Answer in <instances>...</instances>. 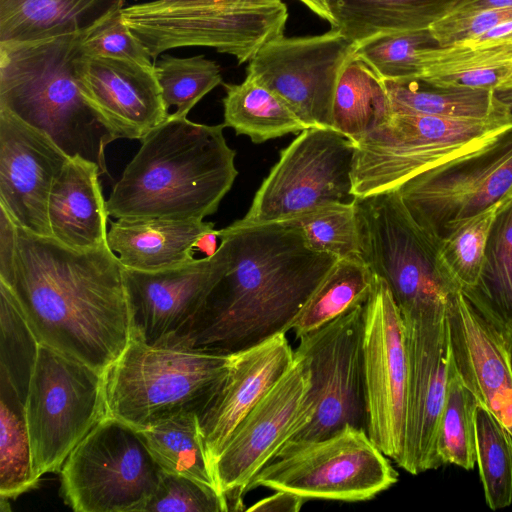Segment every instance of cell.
Listing matches in <instances>:
<instances>
[{"instance_id": "9a60e30c", "label": "cell", "mask_w": 512, "mask_h": 512, "mask_svg": "<svg viewBox=\"0 0 512 512\" xmlns=\"http://www.w3.org/2000/svg\"><path fill=\"white\" fill-rule=\"evenodd\" d=\"M355 46L339 28L319 35H282L249 60L246 75L275 92L306 128H332L337 83Z\"/></svg>"}, {"instance_id": "f6af8a7d", "label": "cell", "mask_w": 512, "mask_h": 512, "mask_svg": "<svg viewBox=\"0 0 512 512\" xmlns=\"http://www.w3.org/2000/svg\"><path fill=\"white\" fill-rule=\"evenodd\" d=\"M512 20V8L458 12L451 8L431 21L427 30L437 46L444 47L476 38Z\"/></svg>"}, {"instance_id": "ffe728a7", "label": "cell", "mask_w": 512, "mask_h": 512, "mask_svg": "<svg viewBox=\"0 0 512 512\" xmlns=\"http://www.w3.org/2000/svg\"><path fill=\"white\" fill-rule=\"evenodd\" d=\"M397 190L413 218L440 233L444 226L512 197V135L480 159L423 173Z\"/></svg>"}, {"instance_id": "816d5d0a", "label": "cell", "mask_w": 512, "mask_h": 512, "mask_svg": "<svg viewBox=\"0 0 512 512\" xmlns=\"http://www.w3.org/2000/svg\"><path fill=\"white\" fill-rule=\"evenodd\" d=\"M217 230L214 229L211 232L203 235L196 244V250L203 252L206 256L213 255L218 247L216 246L218 240Z\"/></svg>"}, {"instance_id": "8fae6325", "label": "cell", "mask_w": 512, "mask_h": 512, "mask_svg": "<svg viewBox=\"0 0 512 512\" xmlns=\"http://www.w3.org/2000/svg\"><path fill=\"white\" fill-rule=\"evenodd\" d=\"M59 472L62 496L75 512H135L153 496L163 471L137 429L107 416Z\"/></svg>"}, {"instance_id": "2e32d148", "label": "cell", "mask_w": 512, "mask_h": 512, "mask_svg": "<svg viewBox=\"0 0 512 512\" xmlns=\"http://www.w3.org/2000/svg\"><path fill=\"white\" fill-rule=\"evenodd\" d=\"M449 306L400 312L408 361L405 446L401 467L417 475L441 466L436 437L444 407L451 346Z\"/></svg>"}, {"instance_id": "f35d334b", "label": "cell", "mask_w": 512, "mask_h": 512, "mask_svg": "<svg viewBox=\"0 0 512 512\" xmlns=\"http://www.w3.org/2000/svg\"><path fill=\"white\" fill-rule=\"evenodd\" d=\"M164 103L176 117L190 110L211 90L223 84L220 66L204 55L180 58L163 55L154 64Z\"/></svg>"}, {"instance_id": "f907efd6", "label": "cell", "mask_w": 512, "mask_h": 512, "mask_svg": "<svg viewBox=\"0 0 512 512\" xmlns=\"http://www.w3.org/2000/svg\"><path fill=\"white\" fill-rule=\"evenodd\" d=\"M321 19L327 21L331 28H337V19L329 0H298Z\"/></svg>"}, {"instance_id": "7a4b0ae2", "label": "cell", "mask_w": 512, "mask_h": 512, "mask_svg": "<svg viewBox=\"0 0 512 512\" xmlns=\"http://www.w3.org/2000/svg\"><path fill=\"white\" fill-rule=\"evenodd\" d=\"M228 265L181 335L192 346L232 354L285 333L338 262L281 222L217 230Z\"/></svg>"}, {"instance_id": "11a10c76", "label": "cell", "mask_w": 512, "mask_h": 512, "mask_svg": "<svg viewBox=\"0 0 512 512\" xmlns=\"http://www.w3.org/2000/svg\"><path fill=\"white\" fill-rule=\"evenodd\" d=\"M504 332H505V337H506L507 346H508L510 364H511V368H512V321L509 322L504 327Z\"/></svg>"}, {"instance_id": "d590c367", "label": "cell", "mask_w": 512, "mask_h": 512, "mask_svg": "<svg viewBox=\"0 0 512 512\" xmlns=\"http://www.w3.org/2000/svg\"><path fill=\"white\" fill-rule=\"evenodd\" d=\"M478 405V399L464 384L451 358L447 395L436 437V452L441 466L451 464L465 470L474 469L475 412Z\"/></svg>"}, {"instance_id": "4fadbf2b", "label": "cell", "mask_w": 512, "mask_h": 512, "mask_svg": "<svg viewBox=\"0 0 512 512\" xmlns=\"http://www.w3.org/2000/svg\"><path fill=\"white\" fill-rule=\"evenodd\" d=\"M311 372L294 351L287 371L233 431L213 464L218 491L229 511H242L254 477L312 421Z\"/></svg>"}, {"instance_id": "30bf717a", "label": "cell", "mask_w": 512, "mask_h": 512, "mask_svg": "<svg viewBox=\"0 0 512 512\" xmlns=\"http://www.w3.org/2000/svg\"><path fill=\"white\" fill-rule=\"evenodd\" d=\"M366 430L346 425L316 440L289 441L252 480L304 499L366 501L397 483L398 472Z\"/></svg>"}, {"instance_id": "7c38bea8", "label": "cell", "mask_w": 512, "mask_h": 512, "mask_svg": "<svg viewBox=\"0 0 512 512\" xmlns=\"http://www.w3.org/2000/svg\"><path fill=\"white\" fill-rule=\"evenodd\" d=\"M353 157L354 143L338 131L302 130L280 151L247 213L234 223L282 222L319 206L354 201Z\"/></svg>"}, {"instance_id": "836d02e7", "label": "cell", "mask_w": 512, "mask_h": 512, "mask_svg": "<svg viewBox=\"0 0 512 512\" xmlns=\"http://www.w3.org/2000/svg\"><path fill=\"white\" fill-rule=\"evenodd\" d=\"M39 480L33 469L25 399L0 375V497L1 504L32 489Z\"/></svg>"}, {"instance_id": "3957f363", "label": "cell", "mask_w": 512, "mask_h": 512, "mask_svg": "<svg viewBox=\"0 0 512 512\" xmlns=\"http://www.w3.org/2000/svg\"><path fill=\"white\" fill-rule=\"evenodd\" d=\"M224 128L170 113L140 140L106 200L108 215L204 220L214 214L238 175Z\"/></svg>"}, {"instance_id": "ab89813d", "label": "cell", "mask_w": 512, "mask_h": 512, "mask_svg": "<svg viewBox=\"0 0 512 512\" xmlns=\"http://www.w3.org/2000/svg\"><path fill=\"white\" fill-rule=\"evenodd\" d=\"M0 375L25 399L39 342L9 287L0 281Z\"/></svg>"}, {"instance_id": "ee69618b", "label": "cell", "mask_w": 512, "mask_h": 512, "mask_svg": "<svg viewBox=\"0 0 512 512\" xmlns=\"http://www.w3.org/2000/svg\"><path fill=\"white\" fill-rule=\"evenodd\" d=\"M510 55L512 33L488 42L462 41L437 49L435 69L439 73H450L476 68H505Z\"/></svg>"}, {"instance_id": "d6a6232c", "label": "cell", "mask_w": 512, "mask_h": 512, "mask_svg": "<svg viewBox=\"0 0 512 512\" xmlns=\"http://www.w3.org/2000/svg\"><path fill=\"white\" fill-rule=\"evenodd\" d=\"M339 28L357 43L376 34L427 28L444 12L434 0H329Z\"/></svg>"}, {"instance_id": "9c48e42d", "label": "cell", "mask_w": 512, "mask_h": 512, "mask_svg": "<svg viewBox=\"0 0 512 512\" xmlns=\"http://www.w3.org/2000/svg\"><path fill=\"white\" fill-rule=\"evenodd\" d=\"M25 415L34 474L40 480L59 472L72 450L107 417L104 373L39 343Z\"/></svg>"}, {"instance_id": "484cf974", "label": "cell", "mask_w": 512, "mask_h": 512, "mask_svg": "<svg viewBox=\"0 0 512 512\" xmlns=\"http://www.w3.org/2000/svg\"><path fill=\"white\" fill-rule=\"evenodd\" d=\"M124 0H0V43L83 33Z\"/></svg>"}, {"instance_id": "7dc6e473", "label": "cell", "mask_w": 512, "mask_h": 512, "mask_svg": "<svg viewBox=\"0 0 512 512\" xmlns=\"http://www.w3.org/2000/svg\"><path fill=\"white\" fill-rule=\"evenodd\" d=\"M18 226L0 206V280L7 281L12 273L17 246Z\"/></svg>"}, {"instance_id": "7402d4cb", "label": "cell", "mask_w": 512, "mask_h": 512, "mask_svg": "<svg viewBox=\"0 0 512 512\" xmlns=\"http://www.w3.org/2000/svg\"><path fill=\"white\" fill-rule=\"evenodd\" d=\"M449 332L464 384L512 436V368L504 328L457 290L449 306Z\"/></svg>"}, {"instance_id": "ba28073f", "label": "cell", "mask_w": 512, "mask_h": 512, "mask_svg": "<svg viewBox=\"0 0 512 512\" xmlns=\"http://www.w3.org/2000/svg\"><path fill=\"white\" fill-rule=\"evenodd\" d=\"M354 203L362 259L386 282L399 311L449 304L459 289L440 262V233L413 218L398 190Z\"/></svg>"}, {"instance_id": "277c9868", "label": "cell", "mask_w": 512, "mask_h": 512, "mask_svg": "<svg viewBox=\"0 0 512 512\" xmlns=\"http://www.w3.org/2000/svg\"><path fill=\"white\" fill-rule=\"evenodd\" d=\"M86 32L0 43V110L108 174L105 149L114 138L83 98L75 71Z\"/></svg>"}, {"instance_id": "44dd1931", "label": "cell", "mask_w": 512, "mask_h": 512, "mask_svg": "<svg viewBox=\"0 0 512 512\" xmlns=\"http://www.w3.org/2000/svg\"><path fill=\"white\" fill-rule=\"evenodd\" d=\"M75 71L83 98L114 140H141L170 114L154 64L80 53Z\"/></svg>"}, {"instance_id": "1f68e13d", "label": "cell", "mask_w": 512, "mask_h": 512, "mask_svg": "<svg viewBox=\"0 0 512 512\" xmlns=\"http://www.w3.org/2000/svg\"><path fill=\"white\" fill-rule=\"evenodd\" d=\"M375 276L363 260H338L292 322L297 338L364 305Z\"/></svg>"}, {"instance_id": "7bdbcfd3", "label": "cell", "mask_w": 512, "mask_h": 512, "mask_svg": "<svg viewBox=\"0 0 512 512\" xmlns=\"http://www.w3.org/2000/svg\"><path fill=\"white\" fill-rule=\"evenodd\" d=\"M121 10L86 32L80 44V53L89 57L124 59L153 65L149 50L124 22Z\"/></svg>"}, {"instance_id": "4dcf8cb0", "label": "cell", "mask_w": 512, "mask_h": 512, "mask_svg": "<svg viewBox=\"0 0 512 512\" xmlns=\"http://www.w3.org/2000/svg\"><path fill=\"white\" fill-rule=\"evenodd\" d=\"M511 204L512 197H508L440 230V262L459 290L469 292L477 287L492 228L499 214Z\"/></svg>"}, {"instance_id": "f1b7e54d", "label": "cell", "mask_w": 512, "mask_h": 512, "mask_svg": "<svg viewBox=\"0 0 512 512\" xmlns=\"http://www.w3.org/2000/svg\"><path fill=\"white\" fill-rule=\"evenodd\" d=\"M138 431L163 472L193 479L218 491L196 411L170 415Z\"/></svg>"}, {"instance_id": "603a6c76", "label": "cell", "mask_w": 512, "mask_h": 512, "mask_svg": "<svg viewBox=\"0 0 512 512\" xmlns=\"http://www.w3.org/2000/svg\"><path fill=\"white\" fill-rule=\"evenodd\" d=\"M294 360L285 333L231 354L227 372L198 412L209 462L213 464L235 428Z\"/></svg>"}, {"instance_id": "74e56055", "label": "cell", "mask_w": 512, "mask_h": 512, "mask_svg": "<svg viewBox=\"0 0 512 512\" xmlns=\"http://www.w3.org/2000/svg\"><path fill=\"white\" fill-rule=\"evenodd\" d=\"M281 223L299 229L313 249L339 260H363L354 201L319 206Z\"/></svg>"}, {"instance_id": "db71d44e", "label": "cell", "mask_w": 512, "mask_h": 512, "mask_svg": "<svg viewBox=\"0 0 512 512\" xmlns=\"http://www.w3.org/2000/svg\"><path fill=\"white\" fill-rule=\"evenodd\" d=\"M498 99L512 112V88L496 91Z\"/></svg>"}, {"instance_id": "8992f818", "label": "cell", "mask_w": 512, "mask_h": 512, "mask_svg": "<svg viewBox=\"0 0 512 512\" xmlns=\"http://www.w3.org/2000/svg\"><path fill=\"white\" fill-rule=\"evenodd\" d=\"M230 360L231 354L194 347L181 336L147 343L131 334L104 372L107 416L142 430L179 412L198 413Z\"/></svg>"}, {"instance_id": "d6986e66", "label": "cell", "mask_w": 512, "mask_h": 512, "mask_svg": "<svg viewBox=\"0 0 512 512\" xmlns=\"http://www.w3.org/2000/svg\"><path fill=\"white\" fill-rule=\"evenodd\" d=\"M70 158L47 134L0 110V206L19 228L51 237L49 196Z\"/></svg>"}, {"instance_id": "f546056e", "label": "cell", "mask_w": 512, "mask_h": 512, "mask_svg": "<svg viewBox=\"0 0 512 512\" xmlns=\"http://www.w3.org/2000/svg\"><path fill=\"white\" fill-rule=\"evenodd\" d=\"M393 113L490 119L512 113L496 90L435 89L414 78L383 80Z\"/></svg>"}, {"instance_id": "681fc988", "label": "cell", "mask_w": 512, "mask_h": 512, "mask_svg": "<svg viewBox=\"0 0 512 512\" xmlns=\"http://www.w3.org/2000/svg\"><path fill=\"white\" fill-rule=\"evenodd\" d=\"M503 8H512V0H464L453 9L458 12L466 13Z\"/></svg>"}, {"instance_id": "5b68a950", "label": "cell", "mask_w": 512, "mask_h": 512, "mask_svg": "<svg viewBox=\"0 0 512 512\" xmlns=\"http://www.w3.org/2000/svg\"><path fill=\"white\" fill-rule=\"evenodd\" d=\"M512 135V115L462 119L393 113L354 143L352 195L397 190L429 171L448 170L497 150Z\"/></svg>"}, {"instance_id": "d4e9b609", "label": "cell", "mask_w": 512, "mask_h": 512, "mask_svg": "<svg viewBox=\"0 0 512 512\" xmlns=\"http://www.w3.org/2000/svg\"><path fill=\"white\" fill-rule=\"evenodd\" d=\"M107 244L126 269L156 272L190 263L198 240L213 231L204 220L116 219L109 221Z\"/></svg>"}, {"instance_id": "ac0fdd59", "label": "cell", "mask_w": 512, "mask_h": 512, "mask_svg": "<svg viewBox=\"0 0 512 512\" xmlns=\"http://www.w3.org/2000/svg\"><path fill=\"white\" fill-rule=\"evenodd\" d=\"M227 265V249L220 241L213 255L171 269L144 272L124 268L131 334L147 343L181 336Z\"/></svg>"}, {"instance_id": "f5cc1de1", "label": "cell", "mask_w": 512, "mask_h": 512, "mask_svg": "<svg viewBox=\"0 0 512 512\" xmlns=\"http://www.w3.org/2000/svg\"><path fill=\"white\" fill-rule=\"evenodd\" d=\"M512 88V55L509 57L506 67L503 70L501 79L496 87V91Z\"/></svg>"}, {"instance_id": "6da1fadb", "label": "cell", "mask_w": 512, "mask_h": 512, "mask_svg": "<svg viewBox=\"0 0 512 512\" xmlns=\"http://www.w3.org/2000/svg\"><path fill=\"white\" fill-rule=\"evenodd\" d=\"M124 267L104 244L74 250L18 227L12 292L37 341L105 372L131 337Z\"/></svg>"}, {"instance_id": "e575fe53", "label": "cell", "mask_w": 512, "mask_h": 512, "mask_svg": "<svg viewBox=\"0 0 512 512\" xmlns=\"http://www.w3.org/2000/svg\"><path fill=\"white\" fill-rule=\"evenodd\" d=\"M464 294L498 326L504 328L512 321V204L492 228L477 287Z\"/></svg>"}, {"instance_id": "83f0119b", "label": "cell", "mask_w": 512, "mask_h": 512, "mask_svg": "<svg viewBox=\"0 0 512 512\" xmlns=\"http://www.w3.org/2000/svg\"><path fill=\"white\" fill-rule=\"evenodd\" d=\"M225 127L260 144L306 129L290 107L270 88L246 75L239 84L223 83Z\"/></svg>"}, {"instance_id": "b9f144b4", "label": "cell", "mask_w": 512, "mask_h": 512, "mask_svg": "<svg viewBox=\"0 0 512 512\" xmlns=\"http://www.w3.org/2000/svg\"><path fill=\"white\" fill-rule=\"evenodd\" d=\"M142 511L227 512L222 494L193 479L162 472L158 487Z\"/></svg>"}, {"instance_id": "8d00e7d4", "label": "cell", "mask_w": 512, "mask_h": 512, "mask_svg": "<svg viewBox=\"0 0 512 512\" xmlns=\"http://www.w3.org/2000/svg\"><path fill=\"white\" fill-rule=\"evenodd\" d=\"M476 464L492 510L512 503V436L482 404L475 412Z\"/></svg>"}, {"instance_id": "bcb514c9", "label": "cell", "mask_w": 512, "mask_h": 512, "mask_svg": "<svg viewBox=\"0 0 512 512\" xmlns=\"http://www.w3.org/2000/svg\"><path fill=\"white\" fill-rule=\"evenodd\" d=\"M504 68H476L414 78L435 89H487L496 87Z\"/></svg>"}, {"instance_id": "60d3db41", "label": "cell", "mask_w": 512, "mask_h": 512, "mask_svg": "<svg viewBox=\"0 0 512 512\" xmlns=\"http://www.w3.org/2000/svg\"><path fill=\"white\" fill-rule=\"evenodd\" d=\"M436 45L427 28L373 35L356 43L354 54L383 80L413 78L422 48Z\"/></svg>"}, {"instance_id": "cb8c5ba5", "label": "cell", "mask_w": 512, "mask_h": 512, "mask_svg": "<svg viewBox=\"0 0 512 512\" xmlns=\"http://www.w3.org/2000/svg\"><path fill=\"white\" fill-rule=\"evenodd\" d=\"M99 166L80 156L69 159L54 181L48 202L51 237L74 250L107 244L108 212Z\"/></svg>"}, {"instance_id": "52a82bcc", "label": "cell", "mask_w": 512, "mask_h": 512, "mask_svg": "<svg viewBox=\"0 0 512 512\" xmlns=\"http://www.w3.org/2000/svg\"><path fill=\"white\" fill-rule=\"evenodd\" d=\"M121 14L153 59L169 49L204 46L239 64L284 35L288 19L281 0H153L123 7Z\"/></svg>"}, {"instance_id": "5bb4252c", "label": "cell", "mask_w": 512, "mask_h": 512, "mask_svg": "<svg viewBox=\"0 0 512 512\" xmlns=\"http://www.w3.org/2000/svg\"><path fill=\"white\" fill-rule=\"evenodd\" d=\"M364 324L365 304L298 338L294 351L309 365L315 414L289 441L321 439L346 425L366 430Z\"/></svg>"}, {"instance_id": "c3c4849f", "label": "cell", "mask_w": 512, "mask_h": 512, "mask_svg": "<svg viewBox=\"0 0 512 512\" xmlns=\"http://www.w3.org/2000/svg\"><path fill=\"white\" fill-rule=\"evenodd\" d=\"M306 499L284 490H275V492L254 503L246 511L260 512H298Z\"/></svg>"}, {"instance_id": "4316f807", "label": "cell", "mask_w": 512, "mask_h": 512, "mask_svg": "<svg viewBox=\"0 0 512 512\" xmlns=\"http://www.w3.org/2000/svg\"><path fill=\"white\" fill-rule=\"evenodd\" d=\"M383 79L354 53L340 74L332 106V128L353 143L392 116Z\"/></svg>"}, {"instance_id": "e0dca14e", "label": "cell", "mask_w": 512, "mask_h": 512, "mask_svg": "<svg viewBox=\"0 0 512 512\" xmlns=\"http://www.w3.org/2000/svg\"><path fill=\"white\" fill-rule=\"evenodd\" d=\"M363 356L366 431L400 466L405 446L407 351L399 308L386 282L376 276L365 303Z\"/></svg>"}, {"instance_id": "9f6ffc18", "label": "cell", "mask_w": 512, "mask_h": 512, "mask_svg": "<svg viewBox=\"0 0 512 512\" xmlns=\"http://www.w3.org/2000/svg\"><path fill=\"white\" fill-rule=\"evenodd\" d=\"M208 1H230V2H238L242 0H208Z\"/></svg>"}]
</instances>
